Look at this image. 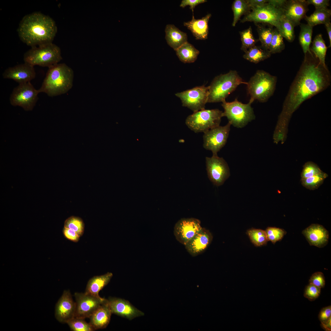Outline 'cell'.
<instances>
[{
	"mask_svg": "<svg viewBox=\"0 0 331 331\" xmlns=\"http://www.w3.org/2000/svg\"><path fill=\"white\" fill-rule=\"evenodd\" d=\"M303 61L284 101L275 127L278 131L288 132L289 121L302 103L326 89L330 86L331 75L326 66L322 64L312 52L304 54Z\"/></svg>",
	"mask_w": 331,
	"mask_h": 331,
	"instance_id": "1",
	"label": "cell"
},
{
	"mask_svg": "<svg viewBox=\"0 0 331 331\" xmlns=\"http://www.w3.org/2000/svg\"><path fill=\"white\" fill-rule=\"evenodd\" d=\"M17 31L21 40L32 47L52 43L57 27L51 17L40 12H35L23 17Z\"/></svg>",
	"mask_w": 331,
	"mask_h": 331,
	"instance_id": "2",
	"label": "cell"
},
{
	"mask_svg": "<svg viewBox=\"0 0 331 331\" xmlns=\"http://www.w3.org/2000/svg\"><path fill=\"white\" fill-rule=\"evenodd\" d=\"M73 78L70 67L64 63H58L48 68L38 91L51 97L64 94L72 87Z\"/></svg>",
	"mask_w": 331,
	"mask_h": 331,
	"instance_id": "3",
	"label": "cell"
},
{
	"mask_svg": "<svg viewBox=\"0 0 331 331\" xmlns=\"http://www.w3.org/2000/svg\"><path fill=\"white\" fill-rule=\"evenodd\" d=\"M244 82L236 71L230 70L227 73L218 75L209 86L207 103L223 102L237 87Z\"/></svg>",
	"mask_w": 331,
	"mask_h": 331,
	"instance_id": "4",
	"label": "cell"
},
{
	"mask_svg": "<svg viewBox=\"0 0 331 331\" xmlns=\"http://www.w3.org/2000/svg\"><path fill=\"white\" fill-rule=\"evenodd\" d=\"M277 78L262 70H257L247 82V90L251 100L266 102L273 94Z\"/></svg>",
	"mask_w": 331,
	"mask_h": 331,
	"instance_id": "5",
	"label": "cell"
},
{
	"mask_svg": "<svg viewBox=\"0 0 331 331\" xmlns=\"http://www.w3.org/2000/svg\"><path fill=\"white\" fill-rule=\"evenodd\" d=\"M24 63L34 66L49 68L58 64L62 59L60 48L52 43L31 47L24 54Z\"/></svg>",
	"mask_w": 331,
	"mask_h": 331,
	"instance_id": "6",
	"label": "cell"
},
{
	"mask_svg": "<svg viewBox=\"0 0 331 331\" xmlns=\"http://www.w3.org/2000/svg\"><path fill=\"white\" fill-rule=\"evenodd\" d=\"M253 102L250 100L248 103L243 104L237 99L230 102L224 101L222 104L224 110L223 116L227 117L231 125L238 128L243 127L255 119L251 106Z\"/></svg>",
	"mask_w": 331,
	"mask_h": 331,
	"instance_id": "7",
	"label": "cell"
},
{
	"mask_svg": "<svg viewBox=\"0 0 331 331\" xmlns=\"http://www.w3.org/2000/svg\"><path fill=\"white\" fill-rule=\"evenodd\" d=\"M223 112L218 109H204L188 116L185 123L188 127L195 132L204 133L220 125Z\"/></svg>",
	"mask_w": 331,
	"mask_h": 331,
	"instance_id": "8",
	"label": "cell"
},
{
	"mask_svg": "<svg viewBox=\"0 0 331 331\" xmlns=\"http://www.w3.org/2000/svg\"><path fill=\"white\" fill-rule=\"evenodd\" d=\"M283 17L282 9L276 8L267 3L252 10L241 20V22H253L256 24L262 23L274 26L280 32Z\"/></svg>",
	"mask_w": 331,
	"mask_h": 331,
	"instance_id": "9",
	"label": "cell"
},
{
	"mask_svg": "<svg viewBox=\"0 0 331 331\" xmlns=\"http://www.w3.org/2000/svg\"><path fill=\"white\" fill-rule=\"evenodd\" d=\"M39 93L38 89H36L30 82L19 84L12 92L10 102L13 106H18L25 111H31L38 100Z\"/></svg>",
	"mask_w": 331,
	"mask_h": 331,
	"instance_id": "10",
	"label": "cell"
},
{
	"mask_svg": "<svg viewBox=\"0 0 331 331\" xmlns=\"http://www.w3.org/2000/svg\"><path fill=\"white\" fill-rule=\"evenodd\" d=\"M208 91L209 86L203 85L177 93L175 95L181 100L182 106L195 112L205 109Z\"/></svg>",
	"mask_w": 331,
	"mask_h": 331,
	"instance_id": "11",
	"label": "cell"
},
{
	"mask_svg": "<svg viewBox=\"0 0 331 331\" xmlns=\"http://www.w3.org/2000/svg\"><path fill=\"white\" fill-rule=\"evenodd\" d=\"M231 124L229 122L224 126H219L204 133L203 146L211 151L214 156L225 145L228 137Z\"/></svg>",
	"mask_w": 331,
	"mask_h": 331,
	"instance_id": "12",
	"label": "cell"
},
{
	"mask_svg": "<svg viewBox=\"0 0 331 331\" xmlns=\"http://www.w3.org/2000/svg\"><path fill=\"white\" fill-rule=\"evenodd\" d=\"M208 177L215 185H222L230 175L229 166L225 160L217 155L206 157Z\"/></svg>",
	"mask_w": 331,
	"mask_h": 331,
	"instance_id": "13",
	"label": "cell"
},
{
	"mask_svg": "<svg viewBox=\"0 0 331 331\" xmlns=\"http://www.w3.org/2000/svg\"><path fill=\"white\" fill-rule=\"evenodd\" d=\"M75 317L85 319L93 313L104 302L106 299L86 293L76 292Z\"/></svg>",
	"mask_w": 331,
	"mask_h": 331,
	"instance_id": "14",
	"label": "cell"
},
{
	"mask_svg": "<svg viewBox=\"0 0 331 331\" xmlns=\"http://www.w3.org/2000/svg\"><path fill=\"white\" fill-rule=\"evenodd\" d=\"M202 228L199 219L194 218H183L175 225L174 234L177 240L185 245Z\"/></svg>",
	"mask_w": 331,
	"mask_h": 331,
	"instance_id": "15",
	"label": "cell"
},
{
	"mask_svg": "<svg viewBox=\"0 0 331 331\" xmlns=\"http://www.w3.org/2000/svg\"><path fill=\"white\" fill-rule=\"evenodd\" d=\"M76 304L69 290H65L57 302L55 317L62 323H67L75 317Z\"/></svg>",
	"mask_w": 331,
	"mask_h": 331,
	"instance_id": "16",
	"label": "cell"
},
{
	"mask_svg": "<svg viewBox=\"0 0 331 331\" xmlns=\"http://www.w3.org/2000/svg\"><path fill=\"white\" fill-rule=\"evenodd\" d=\"M107 302L112 314L129 320L144 315L143 312L124 299L110 297L107 299Z\"/></svg>",
	"mask_w": 331,
	"mask_h": 331,
	"instance_id": "17",
	"label": "cell"
},
{
	"mask_svg": "<svg viewBox=\"0 0 331 331\" xmlns=\"http://www.w3.org/2000/svg\"><path fill=\"white\" fill-rule=\"evenodd\" d=\"M306 0H289L287 1L282 9L283 17L290 21L295 26L300 24L308 11Z\"/></svg>",
	"mask_w": 331,
	"mask_h": 331,
	"instance_id": "18",
	"label": "cell"
},
{
	"mask_svg": "<svg viewBox=\"0 0 331 331\" xmlns=\"http://www.w3.org/2000/svg\"><path fill=\"white\" fill-rule=\"evenodd\" d=\"M36 75L34 67L25 63L8 68L2 74L4 78L12 79L19 84L30 82Z\"/></svg>",
	"mask_w": 331,
	"mask_h": 331,
	"instance_id": "19",
	"label": "cell"
},
{
	"mask_svg": "<svg viewBox=\"0 0 331 331\" xmlns=\"http://www.w3.org/2000/svg\"><path fill=\"white\" fill-rule=\"evenodd\" d=\"M213 236L208 230L203 228L185 246L188 252L193 257L203 253L211 243Z\"/></svg>",
	"mask_w": 331,
	"mask_h": 331,
	"instance_id": "20",
	"label": "cell"
},
{
	"mask_svg": "<svg viewBox=\"0 0 331 331\" xmlns=\"http://www.w3.org/2000/svg\"><path fill=\"white\" fill-rule=\"evenodd\" d=\"M302 234L311 245L322 248L328 242L329 233L321 225L312 224L305 229Z\"/></svg>",
	"mask_w": 331,
	"mask_h": 331,
	"instance_id": "21",
	"label": "cell"
},
{
	"mask_svg": "<svg viewBox=\"0 0 331 331\" xmlns=\"http://www.w3.org/2000/svg\"><path fill=\"white\" fill-rule=\"evenodd\" d=\"M112 314L106 299L89 317V323L94 330L105 328L110 322Z\"/></svg>",
	"mask_w": 331,
	"mask_h": 331,
	"instance_id": "22",
	"label": "cell"
},
{
	"mask_svg": "<svg viewBox=\"0 0 331 331\" xmlns=\"http://www.w3.org/2000/svg\"><path fill=\"white\" fill-rule=\"evenodd\" d=\"M211 16L208 13L200 19H195L193 15L191 20L184 23V25L192 32L196 40H206L208 34V22Z\"/></svg>",
	"mask_w": 331,
	"mask_h": 331,
	"instance_id": "23",
	"label": "cell"
},
{
	"mask_svg": "<svg viewBox=\"0 0 331 331\" xmlns=\"http://www.w3.org/2000/svg\"><path fill=\"white\" fill-rule=\"evenodd\" d=\"M165 39L168 44L176 51L187 42V35L174 25L168 24L166 26Z\"/></svg>",
	"mask_w": 331,
	"mask_h": 331,
	"instance_id": "24",
	"label": "cell"
},
{
	"mask_svg": "<svg viewBox=\"0 0 331 331\" xmlns=\"http://www.w3.org/2000/svg\"><path fill=\"white\" fill-rule=\"evenodd\" d=\"M113 276L112 273L108 272L103 275L94 276L88 281L85 293L100 297V291L110 282Z\"/></svg>",
	"mask_w": 331,
	"mask_h": 331,
	"instance_id": "25",
	"label": "cell"
},
{
	"mask_svg": "<svg viewBox=\"0 0 331 331\" xmlns=\"http://www.w3.org/2000/svg\"><path fill=\"white\" fill-rule=\"evenodd\" d=\"M180 60L184 63L194 62L197 59L200 51L188 42L176 51Z\"/></svg>",
	"mask_w": 331,
	"mask_h": 331,
	"instance_id": "26",
	"label": "cell"
},
{
	"mask_svg": "<svg viewBox=\"0 0 331 331\" xmlns=\"http://www.w3.org/2000/svg\"><path fill=\"white\" fill-rule=\"evenodd\" d=\"M331 10L329 9H316L310 16H306L304 19L307 24L313 27L317 25L330 22Z\"/></svg>",
	"mask_w": 331,
	"mask_h": 331,
	"instance_id": "27",
	"label": "cell"
},
{
	"mask_svg": "<svg viewBox=\"0 0 331 331\" xmlns=\"http://www.w3.org/2000/svg\"><path fill=\"white\" fill-rule=\"evenodd\" d=\"M271 55L268 50L261 46L255 45L245 52L243 58L251 62L257 63L269 58Z\"/></svg>",
	"mask_w": 331,
	"mask_h": 331,
	"instance_id": "28",
	"label": "cell"
},
{
	"mask_svg": "<svg viewBox=\"0 0 331 331\" xmlns=\"http://www.w3.org/2000/svg\"><path fill=\"white\" fill-rule=\"evenodd\" d=\"M327 48L322 35L320 34L314 39L310 50L322 64L326 65L325 59Z\"/></svg>",
	"mask_w": 331,
	"mask_h": 331,
	"instance_id": "29",
	"label": "cell"
},
{
	"mask_svg": "<svg viewBox=\"0 0 331 331\" xmlns=\"http://www.w3.org/2000/svg\"><path fill=\"white\" fill-rule=\"evenodd\" d=\"M299 36V43L304 54L311 52L310 45L312 41L313 27L308 24H300Z\"/></svg>",
	"mask_w": 331,
	"mask_h": 331,
	"instance_id": "30",
	"label": "cell"
},
{
	"mask_svg": "<svg viewBox=\"0 0 331 331\" xmlns=\"http://www.w3.org/2000/svg\"><path fill=\"white\" fill-rule=\"evenodd\" d=\"M232 9L234 16L232 23L233 27L235 26L242 15L246 14L251 11L246 0H234L232 4Z\"/></svg>",
	"mask_w": 331,
	"mask_h": 331,
	"instance_id": "31",
	"label": "cell"
},
{
	"mask_svg": "<svg viewBox=\"0 0 331 331\" xmlns=\"http://www.w3.org/2000/svg\"><path fill=\"white\" fill-rule=\"evenodd\" d=\"M328 176L327 173L322 171L321 173L313 176L307 178H301L300 181L303 187L308 189L313 190L318 189Z\"/></svg>",
	"mask_w": 331,
	"mask_h": 331,
	"instance_id": "32",
	"label": "cell"
},
{
	"mask_svg": "<svg viewBox=\"0 0 331 331\" xmlns=\"http://www.w3.org/2000/svg\"><path fill=\"white\" fill-rule=\"evenodd\" d=\"M259 39L261 46L265 50H268L272 40L274 29L272 27H266L260 24H256Z\"/></svg>",
	"mask_w": 331,
	"mask_h": 331,
	"instance_id": "33",
	"label": "cell"
},
{
	"mask_svg": "<svg viewBox=\"0 0 331 331\" xmlns=\"http://www.w3.org/2000/svg\"><path fill=\"white\" fill-rule=\"evenodd\" d=\"M242 42L241 49L244 52L256 45L258 40L254 37L251 27L239 32Z\"/></svg>",
	"mask_w": 331,
	"mask_h": 331,
	"instance_id": "34",
	"label": "cell"
},
{
	"mask_svg": "<svg viewBox=\"0 0 331 331\" xmlns=\"http://www.w3.org/2000/svg\"><path fill=\"white\" fill-rule=\"evenodd\" d=\"M285 47L283 37L277 29H274L273 37L268 49L269 51L271 54L279 53L284 49Z\"/></svg>",
	"mask_w": 331,
	"mask_h": 331,
	"instance_id": "35",
	"label": "cell"
},
{
	"mask_svg": "<svg viewBox=\"0 0 331 331\" xmlns=\"http://www.w3.org/2000/svg\"><path fill=\"white\" fill-rule=\"evenodd\" d=\"M252 242L256 246L265 245L268 241L265 231L260 229H252L247 231Z\"/></svg>",
	"mask_w": 331,
	"mask_h": 331,
	"instance_id": "36",
	"label": "cell"
},
{
	"mask_svg": "<svg viewBox=\"0 0 331 331\" xmlns=\"http://www.w3.org/2000/svg\"><path fill=\"white\" fill-rule=\"evenodd\" d=\"M294 27L290 21L283 17L281 22L280 32L283 38L290 42H292L295 39Z\"/></svg>",
	"mask_w": 331,
	"mask_h": 331,
	"instance_id": "37",
	"label": "cell"
},
{
	"mask_svg": "<svg viewBox=\"0 0 331 331\" xmlns=\"http://www.w3.org/2000/svg\"><path fill=\"white\" fill-rule=\"evenodd\" d=\"M85 319L74 317L67 323L71 330L73 331H93L94 329L89 323L87 322Z\"/></svg>",
	"mask_w": 331,
	"mask_h": 331,
	"instance_id": "38",
	"label": "cell"
},
{
	"mask_svg": "<svg viewBox=\"0 0 331 331\" xmlns=\"http://www.w3.org/2000/svg\"><path fill=\"white\" fill-rule=\"evenodd\" d=\"M64 227L71 229L75 231L80 237L84 231V225L82 220L80 218L71 216L65 221Z\"/></svg>",
	"mask_w": 331,
	"mask_h": 331,
	"instance_id": "39",
	"label": "cell"
},
{
	"mask_svg": "<svg viewBox=\"0 0 331 331\" xmlns=\"http://www.w3.org/2000/svg\"><path fill=\"white\" fill-rule=\"evenodd\" d=\"M322 171L318 166L311 161L306 162L303 166L301 174V178H307L317 175Z\"/></svg>",
	"mask_w": 331,
	"mask_h": 331,
	"instance_id": "40",
	"label": "cell"
},
{
	"mask_svg": "<svg viewBox=\"0 0 331 331\" xmlns=\"http://www.w3.org/2000/svg\"><path fill=\"white\" fill-rule=\"evenodd\" d=\"M265 231L268 241L273 243L281 240L286 233L283 229L275 227H268Z\"/></svg>",
	"mask_w": 331,
	"mask_h": 331,
	"instance_id": "41",
	"label": "cell"
},
{
	"mask_svg": "<svg viewBox=\"0 0 331 331\" xmlns=\"http://www.w3.org/2000/svg\"><path fill=\"white\" fill-rule=\"evenodd\" d=\"M321 289V288L309 283L305 289L304 296L310 301H314L319 296Z\"/></svg>",
	"mask_w": 331,
	"mask_h": 331,
	"instance_id": "42",
	"label": "cell"
},
{
	"mask_svg": "<svg viewBox=\"0 0 331 331\" xmlns=\"http://www.w3.org/2000/svg\"><path fill=\"white\" fill-rule=\"evenodd\" d=\"M309 282L321 288L324 287L325 285V280L323 274L320 272L314 273L310 277Z\"/></svg>",
	"mask_w": 331,
	"mask_h": 331,
	"instance_id": "43",
	"label": "cell"
},
{
	"mask_svg": "<svg viewBox=\"0 0 331 331\" xmlns=\"http://www.w3.org/2000/svg\"><path fill=\"white\" fill-rule=\"evenodd\" d=\"M318 318L321 323H324L331 318V306L322 308L320 311Z\"/></svg>",
	"mask_w": 331,
	"mask_h": 331,
	"instance_id": "44",
	"label": "cell"
},
{
	"mask_svg": "<svg viewBox=\"0 0 331 331\" xmlns=\"http://www.w3.org/2000/svg\"><path fill=\"white\" fill-rule=\"evenodd\" d=\"M308 5L311 4L315 7V9H326L329 6V0H307Z\"/></svg>",
	"mask_w": 331,
	"mask_h": 331,
	"instance_id": "45",
	"label": "cell"
},
{
	"mask_svg": "<svg viewBox=\"0 0 331 331\" xmlns=\"http://www.w3.org/2000/svg\"><path fill=\"white\" fill-rule=\"evenodd\" d=\"M63 234L65 237L74 242H77L79 241L80 237L78 234L74 230L71 229L64 227L63 230Z\"/></svg>",
	"mask_w": 331,
	"mask_h": 331,
	"instance_id": "46",
	"label": "cell"
},
{
	"mask_svg": "<svg viewBox=\"0 0 331 331\" xmlns=\"http://www.w3.org/2000/svg\"><path fill=\"white\" fill-rule=\"evenodd\" d=\"M206 0H182L180 6L183 8L187 6H190V9L193 13V10L198 5L207 2Z\"/></svg>",
	"mask_w": 331,
	"mask_h": 331,
	"instance_id": "47",
	"label": "cell"
},
{
	"mask_svg": "<svg viewBox=\"0 0 331 331\" xmlns=\"http://www.w3.org/2000/svg\"><path fill=\"white\" fill-rule=\"evenodd\" d=\"M251 10L261 6L267 3L268 0H246Z\"/></svg>",
	"mask_w": 331,
	"mask_h": 331,
	"instance_id": "48",
	"label": "cell"
},
{
	"mask_svg": "<svg viewBox=\"0 0 331 331\" xmlns=\"http://www.w3.org/2000/svg\"><path fill=\"white\" fill-rule=\"evenodd\" d=\"M286 1V0H268V3L276 8L282 9Z\"/></svg>",
	"mask_w": 331,
	"mask_h": 331,
	"instance_id": "49",
	"label": "cell"
},
{
	"mask_svg": "<svg viewBox=\"0 0 331 331\" xmlns=\"http://www.w3.org/2000/svg\"><path fill=\"white\" fill-rule=\"evenodd\" d=\"M325 25L329 41V47L330 48L331 46V23L330 21L326 23L325 24Z\"/></svg>",
	"mask_w": 331,
	"mask_h": 331,
	"instance_id": "50",
	"label": "cell"
},
{
	"mask_svg": "<svg viewBox=\"0 0 331 331\" xmlns=\"http://www.w3.org/2000/svg\"><path fill=\"white\" fill-rule=\"evenodd\" d=\"M321 327L325 330L330 331L331 330V318L324 323H321Z\"/></svg>",
	"mask_w": 331,
	"mask_h": 331,
	"instance_id": "51",
	"label": "cell"
}]
</instances>
